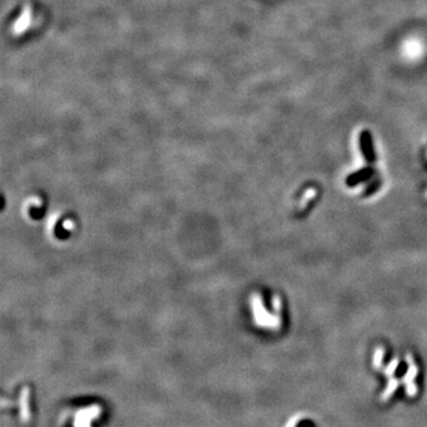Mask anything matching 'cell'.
Instances as JSON below:
<instances>
[{
	"instance_id": "6da1fadb",
	"label": "cell",
	"mask_w": 427,
	"mask_h": 427,
	"mask_svg": "<svg viewBox=\"0 0 427 427\" xmlns=\"http://www.w3.org/2000/svg\"><path fill=\"white\" fill-rule=\"evenodd\" d=\"M406 360H407L408 363V369L407 372H406V374L404 375V377H402L401 383L405 384L406 388V394H407L408 396H411V398H414V396L418 394V386L416 383H414V378L418 375V373H419V369H418V367L416 363H414L413 357L411 356V355H407L406 356Z\"/></svg>"
},
{
	"instance_id": "277c9868",
	"label": "cell",
	"mask_w": 427,
	"mask_h": 427,
	"mask_svg": "<svg viewBox=\"0 0 427 427\" xmlns=\"http://www.w3.org/2000/svg\"><path fill=\"white\" fill-rule=\"evenodd\" d=\"M383 349H380V348H377L376 349V351H375V355H374V363H373V365H374V368H376V369H378V368H381V366H382V362H383Z\"/></svg>"
},
{
	"instance_id": "7a4b0ae2",
	"label": "cell",
	"mask_w": 427,
	"mask_h": 427,
	"mask_svg": "<svg viewBox=\"0 0 427 427\" xmlns=\"http://www.w3.org/2000/svg\"><path fill=\"white\" fill-rule=\"evenodd\" d=\"M400 382H401V381H399L398 378L390 377L389 380H388V384H387L386 389H384L382 395H381V400H382V401H387V400H389V398L393 395L394 392L398 389Z\"/></svg>"
},
{
	"instance_id": "3957f363",
	"label": "cell",
	"mask_w": 427,
	"mask_h": 427,
	"mask_svg": "<svg viewBox=\"0 0 427 427\" xmlns=\"http://www.w3.org/2000/svg\"><path fill=\"white\" fill-rule=\"evenodd\" d=\"M398 366H399V360L398 359L393 360L392 362H390L389 365H388L386 367V368H384V371H383L384 375H386L387 377H393L394 373H395L396 368H398Z\"/></svg>"
}]
</instances>
